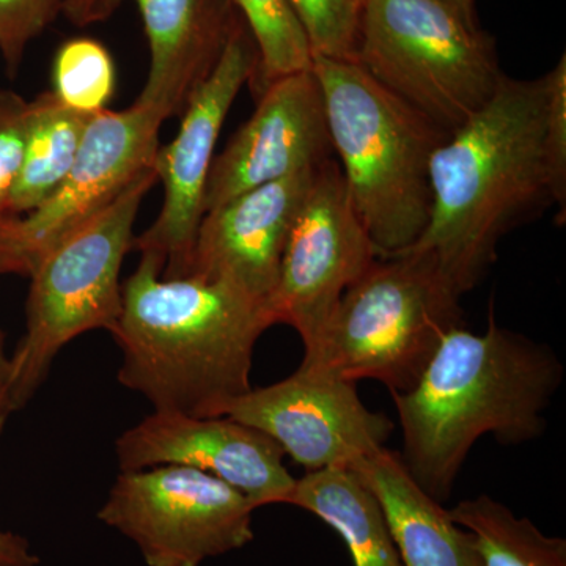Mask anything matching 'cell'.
<instances>
[{
    "mask_svg": "<svg viewBox=\"0 0 566 566\" xmlns=\"http://www.w3.org/2000/svg\"><path fill=\"white\" fill-rule=\"evenodd\" d=\"M562 382L557 353L502 327L491 304L486 333L464 326L450 331L415 389L390 394L403 433L406 469L442 504L482 436L521 446L545 433V412Z\"/></svg>",
    "mask_w": 566,
    "mask_h": 566,
    "instance_id": "cell-1",
    "label": "cell"
},
{
    "mask_svg": "<svg viewBox=\"0 0 566 566\" xmlns=\"http://www.w3.org/2000/svg\"><path fill=\"white\" fill-rule=\"evenodd\" d=\"M545 76H504L493 98L431 156V212L411 248L460 296L497 260L502 238L554 205L543 153ZM401 253V252H400Z\"/></svg>",
    "mask_w": 566,
    "mask_h": 566,
    "instance_id": "cell-2",
    "label": "cell"
},
{
    "mask_svg": "<svg viewBox=\"0 0 566 566\" xmlns=\"http://www.w3.org/2000/svg\"><path fill=\"white\" fill-rule=\"evenodd\" d=\"M161 275L158 260L140 255L123 282L111 331L123 354L118 381L155 411L221 417L252 389L253 349L273 326L266 304L230 283Z\"/></svg>",
    "mask_w": 566,
    "mask_h": 566,
    "instance_id": "cell-3",
    "label": "cell"
},
{
    "mask_svg": "<svg viewBox=\"0 0 566 566\" xmlns=\"http://www.w3.org/2000/svg\"><path fill=\"white\" fill-rule=\"evenodd\" d=\"M312 70L354 210L379 259L397 255L427 229L431 156L450 134L359 63L314 57Z\"/></svg>",
    "mask_w": 566,
    "mask_h": 566,
    "instance_id": "cell-4",
    "label": "cell"
},
{
    "mask_svg": "<svg viewBox=\"0 0 566 566\" xmlns=\"http://www.w3.org/2000/svg\"><path fill=\"white\" fill-rule=\"evenodd\" d=\"M461 296L424 253L378 259L338 301L303 365L344 381L415 389L442 338L464 326Z\"/></svg>",
    "mask_w": 566,
    "mask_h": 566,
    "instance_id": "cell-5",
    "label": "cell"
},
{
    "mask_svg": "<svg viewBox=\"0 0 566 566\" xmlns=\"http://www.w3.org/2000/svg\"><path fill=\"white\" fill-rule=\"evenodd\" d=\"M354 62L447 134L505 76L493 36L442 0H365Z\"/></svg>",
    "mask_w": 566,
    "mask_h": 566,
    "instance_id": "cell-6",
    "label": "cell"
},
{
    "mask_svg": "<svg viewBox=\"0 0 566 566\" xmlns=\"http://www.w3.org/2000/svg\"><path fill=\"white\" fill-rule=\"evenodd\" d=\"M158 180L145 170L98 216L55 245L32 271L25 334L11 356V409L29 403L63 346L95 329H114L122 314L120 271L134 221Z\"/></svg>",
    "mask_w": 566,
    "mask_h": 566,
    "instance_id": "cell-7",
    "label": "cell"
},
{
    "mask_svg": "<svg viewBox=\"0 0 566 566\" xmlns=\"http://www.w3.org/2000/svg\"><path fill=\"white\" fill-rule=\"evenodd\" d=\"M253 510L207 472L158 465L120 472L98 517L132 539L148 566H200L252 542Z\"/></svg>",
    "mask_w": 566,
    "mask_h": 566,
    "instance_id": "cell-8",
    "label": "cell"
},
{
    "mask_svg": "<svg viewBox=\"0 0 566 566\" xmlns=\"http://www.w3.org/2000/svg\"><path fill=\"white\" fill-rule=\"evenodd\" d=\"M164 120L161 112L139 102L98 112L57 191L36 210L0 222V274L29 277L48 252L151 169Z\"/></svg>",
    "mask_w": 566,
    "mask_h": 566,
    "instance_id": "cell-9",
    "label": "cell"
},
{
    "mask_svg": "<svg viewBox=\"0 0 566 566\" xmlns=\"http://www.w3.org/2000/svg\"><path fill=\"white\" fill-rule=\"evenodd\" d=\"M259 50L244 18L223 50L208 80L193 92L181 114L177 137L156 151L153 169L164 185L158 219L133 249L150 255L166 279L189 273L197 232L205 216V189L214 161L216 144L230 107L259 69Z\"/></svg>",
    "mask_w": 566,
    "mask_h": 566,
    "instance_id": "cell-10",
    "label": "cell"
},
{
    "mask_svg": "<svg viewBox=\"0 0 566 566\" xmlns=\"http://www.w3.org/2000/svg\"><path fill=\"white\" fill-rule=\"evenodd\" d=\"M379 259L354 210L340 166H319L290 232L279 281L266 301L271 324H286L312 344L338 301Z\"/></svg>",
    "mask_w": 566,
    "mask_h": 566,
    "instance_id": "cell-11",
    "label": "cell"
},
{
    "mask_svg": "<svg viewBox=\"0 0 566 566\" xmlns=\"http://www.w3.org/2000/svg\"><path fill=\"white\" fill-rule=\"evenodd\" d=\"M222 416L270 436L307 472L349 469L394 431L389 417L364 405L356 382L303 364L289 378L234 398Z\"/></svg>",
    "mask_w": 566,
    "mask_h": 566,
    "instance_id": "cell-12",
    "label": "cell"
},
{
    "mask_svg": "<svg viewBox=\"0 0 566 566\" xmlns=\"http://www.w3.org/2000/svg\"><path fill=\"white\" fill-rule=\"evenodd\" d=\"M122 472L186 465L240 491L259 509L286 504L296 479L270 436L230 417L155 411L115 442Z\"/></svg>",
    "mask_w": 566,
    "mask_h": 566,
    "instance_id": "cell-13",
    "label": "cell"
},
{
    "mask_svg": "<svg viewBox=\"0 0 566 566\" xmlns=\"http://www.w3.org/2000/svg\"><path fill=\"white\" fill-rule=\"evenodd\" d=\"M256 99L252 117L214 156L205 189V214L240 193L333 158L314 70L279 77Z\"/></svg>",
    "mask_w": 566,
    "mask_h": 566,
    "instance_id": "cell-14",
    "label": "cell"
},
{
    "mask_svg": "<svg viewBox=\"0 0 566 566\" xmlns=\"http://www.w3.org/2000/svg\"><path fill=\"white\" fill-rule=\"evenodd\" d=\"M319 166L266 182L208 211L186 277L230 283L266 304L277 285L293 223Z\"/></svg>",
    "mask_w": 566,
    "mask_h": 566,
    "instance_id": "cell-15",
    "label": "cell"
},
{
    "mask_svg": "<svg viewBox=\"0 0 566 566\" xmlns=\"http://www.w3.org/2000/svg\"><path fill=\"white\" fill-rule=\"evenodd\" d=\"M150 44V70L136 102L181 115L218 65L243 14L234 0H134Z\"/></svg>",
    "mask_w": 566,
    "mask_h": 566,
    "instance_id": "cell-16",
    "label": "cell"
},
{
    "mask_svg": "<svg viewBox=\"0 0 566 566\" xmlns=\"http://www.w3.org/2000/svg\"><path fill=\"white\" fill-rule=\"evenodd\" d=\"M349 469L381 505L403 566H485L472 535L417 485L400 453L379 447Z\"/></svg>",
    "mask_w": 566,
    "mask_h": 566,
    "instance_id": "cell-17",
    "label": "cell"
},
{
    "mask_svg": "<svg viewBox=\"0 0 566 566\" xmlns=\"http://www.w3.org/2000/svg\"><path fill=\"white\" fill-rule=\"evenodd\" d=\"M286 505L312 513L333 527L348 547L354 566H403L381 505L352 469L305 472Z\"/></svg>",
    "mask_w": 566,
    "mask_h": 566,
    "instance_id": "cell-18",
    "label": "cell"
},
{
    "mask_svg": "<svg viewBox=\"0 0 566 566\" xmlns=\"http://www.w3.org/2000/svg\"><path fill=\"white\" fill-rule=\"evenodd\" d=\"M95 115L71 109L54 91L29 103L24 155L10 197V218L36 210L57 191Z\"/></svg>",
    "mask_w": 566,
    "mask_h": 566,
    "instance_id": "cell-19",
    "label": "cell"
},
{
    "mask_svg": "<svg viewBox=\"0 0 566 566\" xmlns=\"http://www.w3.org/2000/svg\"><path fill=\"white\" fill-rule=\"evenodd\" d=\"M449 513L472 535L485 566H566L565 538L543 534L491 495L464 499Z\"/></svg>",
    "mask_w": 566,
    "mask_h": 566,
    "instance_id": "cell-20",
    "label": "cell"
},
{
    "mask_svg": "<svg viewBox=\"0 0 566 566\" xmlns=\"http://www.w3.org/2000/svg\"><path fill=\"white\" fill-rule=\"evenodd\" d=\"M259 50V69L249 82L255 95L268 84L312 69L307 36L289 0H234Z\"/></svg>",
    "mask_w": 566,
    "mask_h": 566,
    "instance_id": "cell-21",
    "label": "cell"
},
{
    "mask_svg": "<svg viewBox=\"0 0 566 566\" xmlns=\"http://www.w3.org/2000/svg\"><path fill=\"white\" fill-rule=\"evenodd\" d=\"M54 93L71 109L98 114L114 92V63L98 41L80 39L63 44L54 63Z\"/></svg>",
    "mask_w": 566,
    "mask_h": 566,
    "instance_id": "cell-22",
    "label": "cell"
},
{
    "mask_svg": "<svg viewBox=\"0 0 566 566\" xmlns=\"http://www.w3.org/2000/svg\"><path fill=\"white\" fill-rule=\"evenodd\" d=\"M303 25L312 57L352 61L365 0H289Z\"/></svg>",
    "mask_w": 566,
    "mask_h": 566,
    "instance_id": "cell-23",
    "label": "cell"
},
{
    "mask_svg": "<svg viewBox=\"0 0 566 566\" xmlns=\"http://www.w3.org/2000/svg\"><path fill=\"white\" fill-rule=\"evenodd\" d=\"M545 76L546 102L543 125V153L551 196L557 205L556 222L564 226L566 214V55Z\"/></svg>",
    "mask_w": 566,
    "mask_h": 566,
    "instance_id": "cell-24",
    "label": "cell"
},
{
    "mask_svg": "<svg viewBox=\"0 0 566 566\" xmlns=\"http://www.w3.org/2000/svg\"><path fill=\"white\" fill-rule=\"evenodd\" d=\"M63 10V0H0V54L17 76L25 48Z\"/></svg>",
    "mask_w": 566,
    "mask_h": 566,
    "instance_id": "cell-25",
    "label": "cell"
},
{
    "mask_svg": "<svg viewBox=\"0 0 566 566\" xmlns=\"http://www.w3.org/2000/svg\"><path fill=\"white\" fill-rule=\"evenodd\" d=\"M29 103L0 91V222L10 218L9 205L24 155Z\"/></svg>",
    "mask_w": 566,
    "mask_h": 566,
    "instance_id": "cell-26",
    "label": "cell"
},
{
    "mask_svg": "<svg viewBox=\"0 0 566 566\" xmlns=\"http://www.w3.org/2000/svg\"><path fill=\"white\" fill-rule=\"evenodd\" d=\"M122 0H63V10L74 25L85 28L111 17Z\"/></svg>",
    "mask_w": 566,
    "mask_h": 566,
    "instance_id": "cell-27",
    "label": "cell"
},
{
    "mask_svg": "<svg viewBox=\"0 0 566 566\" xmlns=\"http://www.w3.org/2000/svg\"><path fill=\"white\" fill-rule=\"evenodd\" d=\"M39 564L40 558L31 549L28 539L0 528V566H36Z\"/></svg>",
    "mask_w": 566,
    "mask_h": 566,
    "instance_id": "cell-28",
    "label": "cell"
},
{
    "mask_svg": "<svg viewBox=\"0 0 566 566\" xmlns=\"http://www.w3.org/2000/svg\"><path fill=\"white\" fill-rule=\"evenodd\" d=\"M11 409V357L7 356L3 334L0 331V431L3 430Z\"/></svg>",
    "mask_w": 566,
    "mask_h": 566,
    "instance_id": "cell-29",
    "label": "cell"
},
{
    "mask_svg": "<svg viewBox=\"0 0 566 566\" xmlns=\"http://www.w3.org/2000/svg\"><path fill=\"white\" fill-rule=\"evenodd\" d=\"M450 9L457 11L469 24L479 25L476 20L475 0H442Z\"/></svg>",
    "mask_w": 566,
    "mask_h": 566,
    "instance_id": "cell-30",
    "label": "cell"
}]
</instances>
